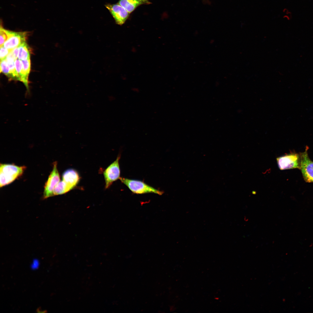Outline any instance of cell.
I'll return each mask as SVG.
<instances>
[{
    "label": "cell",
    "instance_id": "ba28073f",
    "mask_svg": "<svg viewBox=\"0 0 313 313\" xmlns=\"http://www.w3.org/2000/svg\"><path fill=\"white\" fill-rule=\"evenodd\" d=\"M62 180L70 185L73 189L78 184L80 177L78 172L75 170L69 169L63 172Z\"/></svg>",
    "mask_w": 313,
    "mask_h": 313
},
{
    "label": "cell",
    "instance_id": "ffe728a7",
    "mask_svg": "<svg viewBox=\"0 0 313 313\" xmlns=\"http://www.w3.org/2000/svg\"><path fill=\"white\" fill-rule=\"evenodd\" d=\"M39 264L38 260L37 259H34L33 260V262L31 265V267L33 270L37 269L39 267Z\"/></svg>",
    "mask_w": 313,
    "mask_h": 313
},
{
    "label": "cell",
    "instance_id": "7a4b0ae2",
    "mask_svg": "<svg viewBox=\"0 0 313 313\" xmlns=\"http://www.w3.org/2000/svg\"><path fill=\"white\" fill-rule=\"evenodd\" d=\"M120 156V154H119L115 160L110 164L103 172L106 189L109 188L114 182L121 178L119 164Z\"/></svg>",
    "mask_w": 313,
    "mask_h": 313
},
{
    "label": "cell",
    "instance_id": "e0dca14e",
    "mask_svg": "<svg viewBox=\"0 0 313 313\" xmlns=\"http://www.w3.org/2000/svg\"><path fill=\"white\" fill-rule=\"evenodd\" d=\"M0 72H2L8 77L10 78L9 67L6 58L0 61Z\"/></svg>",
    "mask_w": 313,
    "mask_h": 313
},
{
    "label": "cell",
    "instance_id": "8992f818",
    "mask_svg": "<svg viewBox=\"0 0 313 313\" xmlns=\"http://www.w3.org/2000/svg\"><path fill=\"white\" fill-rule=\"evenodd\" d=\"M105 7L109 10L116 23L122 25L125 23L129 16V13L118 3L108 4Z\"/></svg>",
    "mask_w": 313,
    "mask_h": 313
},
{
    "label": "cell",
    "instance_id": "6da1fadb",
    "mask_svg": "<svg viewBox=\"0 0 313 313\" xmlns=\"http://www.w3.org/2000/svg\"><path fill=\"white\" fill-rule=\"evenodd\" d=\"M120 180L133 193L137 194L152 193L159 195L163 192L140 180L121 177Z\"/></svg>",
    "mask_w": 313,
    "mask_h": 313
},
{
    "label": "cell",
    "instance_id": "9c48e42d",
    "mask_svg": "<svg viewBox=\"0 0 313 313\" xmlns=\"http://www.w3.org/2000/svg\"><path fill=\"white\" fill-rule=\"evenodd\" d=\"M25 167L19 166L11 164H1L0 172L10 176L17 177L23 174Z\"/></svg>",
    "mask_w": 313,
    "mask_h": 313
},
{
    "label": "cell",
    "instance_id": "4fadbf2b",
    "mask_svg": "<svg viewBox=\"0 0 313 313\" xmlns=\"http://www.w3.org/2000/svg\"><path fill=\"white\" fill-rule=\"evenodd\" d=\"M6 59L10 69V78L11 79L20 81L16 69L15 65V60L9 54L6 57Z\"/></svg>",
    "mask_w": 313,
    "mask_h": 313
},
{
    "label": "cell",
    "instance_id": "44dd1931",
    "mask_svg": "<svg viewBox=\"0 0 313 313\" xmlns=\"http://www.w3.org/2000/svg\"><path fill=\"white\" fill-rule=\"evenodd\" d=\"M37 312L39 313H43L46 312V311L42 310L41 309L38 308L37 309Z\"/></svg>",
    "mask_w": 313,
    "mask_h": 313
},
{
    "label": "cell",
    "instance_id": "d6986e66",
    "mask_svg": "<svg viewBox=\"0 0 313 313\" xmlns=\"http://www.w3.org/2000/svg\"><path fill=\"white\" fill-rule=\"evenodd\" d=\"M11 50L6 48L3 46H1L0 50V60L5 59Z\"/></svg>",
    "mask_w": 313,
    "mask_h": 313
},
{
    "label": "cell",
    "instance_id": "277c9868",
    "mask_svg": "<svg viewBox=\"0 0 313 313\" xmlns=\"http://www.w3.org/2000/svg\"><path fill=\"white\" fill-rule=\"evenodd\" d=\"M306 147L305 151L300 154V169L303 178L307 182H313V161L309 158Z\"/></svg>",
    "mask_w": 313,
    "mask_h": 313
},
{
    "label": "cell",
    "instance_id": "3957f363",
    "mask_svg": "<svg viewBox=\"0 0 313 313\" xmlns=\"http://www.w3.org/2000/svg\"><path fill=\"white\" fill-rule=\"evenodd\" d=\"M279 169L281 170L294 168L300 169V156L296 153H292L276 158Z\"/></svg>",
    "mask_w": 313,
    "mask_h": 313
},
{
    "label": "cell",
    "instance_id": "30bf717a",
    "mask_svg": "<svg viewBox=\"0 0 313 313\" xmlns=\"http://www.w3.org/2000/svg\"><path fill=\"white\" fill-rule=\"evenodd\" d=\"M118 3L130 13L139 6L151 3L149 0H119Z\"/></svg>",
    "mask_w": 313,
    "mask_h": 313
},
{
    "label": "cell",
    "instance_id": "2e32d148",
    "mask_svg": "<svg viewBox=\"0 0 313 313\" xmlns=\"http://www.w3.org/2000/svg\"><path fill=\"white\" fill-rule=\"evenodd\" d=\"M9 37V30L4 29L1 25L0 32V47L3 46L4 43Z\"/></svg>",
    "mask_w": 313,
    "mask_h": 313
},
{
    "label": "cell",
    "instance_id": "5b68a950",
    "mask_svg": "<svg viewBox=\"0 0 313 313\" xmlns=\"http://www.w3.org/2000/svg\"><path fill=\"white\" fill-rule=\"evenodd\" d=\"M57 162H54L52 170L45 184L43 197L44 199L54 196V189L60 181V175L57 169Z\"/></svg>",
    "mask_w": 313,
    "mask_h": 313
},
{
    "label": "cell",
    "instance_id": "5bb4252c",
    "mask_svg": "<svg viewBox=\"0 0 313 313\" xmlns=\"http://www.w3.org/2000/svg\"><path fill=\"white\" fill-rule=\"evenodd\" d=\"M19 53L17 58L20 60H25L30 59V48L25 42L18 47Z\"/></svg>",
    "mask_w": 313,
    "mask_h": 313
},
{
    "label": "cell",
    "instance_id": "ac0fdd59",
    "mask_svg": "<svg viewBox=\"0 0 313 313\" xmlns=\"http://www.w3.org/2000/svg\"><path fill=\"white\" fill-rule=\"evenodd\" d=\"M15 65L16 71L20 79V81H21V72L22 69V63L21 60H20L18 58L16 59L15 61Z\"/></svg>",
    "mask_w": 313,
    "mask_h": 313
},
{
    "label": "cell",
    "instance_id": "9a60e30c",
    "mask_svg": "<svg viewBox=\"0 0 313 313\" xmlns=\"http://www.w3.org/2000/svg\"><path fill=\"white\" fill-rule=\"evenodd\" d=\"M18 177L6 175L0 172V187L7 185L15 180Z\"/></svg>",
    "mask_w": 313,
    "mask_h": 313
},
{
    "label": "cell",
    "instance_id": "52a82bcc",
    "mask_svg": "<svg viewBox=\"0 0 313 313\" xmlns=\"http://www.w3.org/2000/svg\"><path fill=\"white\" fill-rule=\"evenodd\" d=\"M28 32H15L10 30V36L3 45L6 48L12 50L18 47L26 41Z\"/></svg>",
    "mask_w": 313,
    "mask_h": 313
},
{
    "label": "cell",
    "instance_id": "8fae6325",
    "mask_svg": "<svg viewBox=\"0 0 313 313\" xmlns=\"http://www.w3.org/2000/svg\"><path fill=\"white\" fill-rule=\"evenodd\" d=\"M21 61L22 63L21 81L28 86V77L30 70V59Z\"/></svg>",
    "mask_w": 313,
    "mask_h": 313
},
{
    "label": "cell",
    "instance_id": "7c38bea8",
    "mask_svg": "<svg viewBox=\"0 0 313 313\" xmlns=\"http://www.w3.org/2000/svg\"><path fill=\"white\" fill-rule=\"evenodd\" d=\"M72 189L70 186L62 180L60 181L54 188L53 190L54 195L63 194Z\"/></svg>",
    "mask_w": 313,
    "mask_h": 313
}]
</instances>
